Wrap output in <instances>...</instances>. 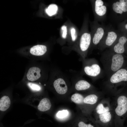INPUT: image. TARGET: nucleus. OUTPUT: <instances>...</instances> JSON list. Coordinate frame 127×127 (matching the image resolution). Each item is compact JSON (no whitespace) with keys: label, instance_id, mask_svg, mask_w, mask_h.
I'll return each instance as SVG.
<instances>
[{"label":"nucleus","instance_id":"b1692460","mask_svg":"<svg viewBox=\"0 0 127 127\" xmlns=\"http://www.w3.org/2000/svg\"><path fill=\"white\" fill-rule=\"evenodd\" d=\"M27 85L29 88L34 91H39L41 90V87L37 84L31 83H28Z\"/></svg>","mask_w":127,"mask_h":127},{"label":"nucleus","instance_id":"aec40b11","mask_svg":"<svg viewBox=\"0 0 127 127\" xmlns=\"http://www.w3.org/2000/svg\"><path fill=\"white\" fill-rule=\"evenodd\" d=\"M84 98L81 94L76 93L73 94L71 97V100L73 102L78 104H81L83 103Z\"/></svg>","mask_w":127,"mask_h":127},{"label":"nucleus","instance_id":"393cba45","mask_svg":"<svg viewBox=\"0 0 127 127\" xmlns=\"http://www.w3.org/2000/svg\"><path fill=\"white\" fill-rule=\"evenodd\" d=\"M61 29L63 31V33L62 35V37L63 38L65 39L66 37L67 34V27L65 25H64L62 27Z\"/></svg>","mask_w":127,"mask_h":127},{"label":"nucleus","instance_id":"20e7f679","mask_svg":"<svg viewBox=\"0 0 127 127\" xmlns=\"http://www.w3.org/2000/svg\"><path fill=\"white\" fill-rule=\"evenodd\" d=\"M95 20L98 22L104 21L106 17L107 5L102 0H92Z\"/></svg>","mask_w":127,"mask_h":127},{"label":"nucleus","instance_id":"dca6fc26","mask_svg":"<svg viewBox=\"0 0 127 127\" xmlns=\"http://www.w3.org/2000/svg\"><path fill=\"white\" fill-rule=\"evenodd\" d=\"M91 86L90 84L87 81L81 80L76 83L75 88L76 90L78 91H81L89 89Z\"/></svg>","mask_w":127,"mask_h":127},{"label":"nucleus","instance_id":"9b49d317","mask_svg":"<svg viewBox=\"0 0 127 127\" xmlns=\"http://www.w3.org/2000/svg\"><path fill=\"white\" fill-rule=\"evenodd\" d=\"M54 87L58 94L63 95L65 94L67 90V87L64 80L59 78L55 80L53 83Z\"/></svg>","mask_w":127,"mask_h":127},{"label":"nucleus","instance_id":"0eeeda50","mask_svg":"<svg viewBox=\"0 0 127 127\" xmlns=\"http://www.w3.org/2000/svg\"><path fill=\"white\" fill-rule=\"evenodd\" d=\"M86 29L81 34L80 40L79 47L81 50L83 52L88 50L91 41V34Z\"/></svg>","mask_w":127,"mask_h":127},{"label":"nucleus","instance_id":"6ab92c4d","mask_svg":"<svg viewBox=\"0 0 127 127\" xmlns=\"http://www.w3.org/2000/svg\"><path fill=\"white\" fill-rule=\"evenodd\" d=\"M73 127H96L94 123L83 120H80L74 123Z\"/></svg>","mask_w":127,"mask_h":127},{"label":"nucleus","instance_id":"423d86ee","mask_svg":"<svg viewBox=\"0 0 127 127\" xmlns=\"http://www.w3.org/2000/svg\"><path fill=\"white\" fill-rule=\"evenodd\" d=\"M127 37L121 34L116 42L109 50L117 53H123L125 50V45L127 42Z\"/></svg>","mask_w":127,"mask_h":127},{"label":"nucleus","instance_id":"f03ea898","mask_svg":"<svg viewBox=\"0 0 127 127\" xmlns=\"http://www.w3.org/2000/svg\"><path fill=\"white\" fill-rule=\"evenodd\" d=\"M120 35L119 31L115 29L111 25L106 26L105 33L97 48L102 51L110 48L116 42Z\"/></svg>","mask_w":127,"mask_h":127},{"label":"nucleus","instance_id":"1a4fd4ad","mask_svg":"<svg viewBox=\"0 0 127 127\" xmlns=\"http://www.w3.org/2000/svg\"><path fill=\"white\" fill-rule=\"evenodd\" d=\"M117 102V106L115 112L117 115L121 116L127 111V98L125 96H120L118 98Z\"/></svg>","mask_w":127,"mask_h":127},{"label":"nucleus","instance_id":"a211bd4d","mask_svg":"<svg viewBox=\"0 0 127 127\" xmlns=\"http://www.w3.org/2000/svg\"><path fill=\"white\" fill-rule=\"evenodd\" d=\"M99 118L101 122L104 124H107L111 121V115L110 112L108 111L99 114Z\"/></svg>","mask_w":127,"mask_h":127},{"label":"nucleus","instance_id":"4be33fe9","mask_svg":"<svg viewBox=\"0 0 127 127\" xmlns=\"http://www.w3.org/2000/svg\"><path fill=\"white\" fill-rule=\"evenodd\" d=\"M69 115V112L67 110H64L58 111L56 114V116L57 119L62 121L66 119Z\"/></svg>","mask_w":127,"mask_h":127},{"label":"nucleus","instance_id":"f257e3e1","mask_svg":"<svg viewBox=\"0 0 127 127\" xmlns=\"http://www.w3.org/2000/svg\"><path fill=\"white\" fill-rule=\"evenodd\" d=\"M102 57L105 69L110 76L121 69L124 61V57L122 54L115 53L109 50L103 53Z\"/></svg>","mask_w":127,"mask_h":127},{"label":"nucleus","instance_id":"412c9836","mask_svg":"<svg viewBox=\"0 0 127 127\" xmlns=\"http://www.w3.org/2000/svg\"><path fill=\"white\" fill-rule=\"evenodd\" d=\"M58 10L57 5L56 4H52L49 5L46 9L45 12L49 16H51L56 14Z\"/></svg>","mask_w":127,"mask_h":127},{"label":"nucleus","instance_id":"f3484780","mask_svg":"<svg viewBox=\"0 0 127 127\" xmlns=\"http://www.w3.org/2000/svg\"><path fill=\"white\" fill-rule=\"evenodd\" d=\"M98 97L94 94L89 95L84 98L83 103L86 104L93 105L97 102Z\"/></svg>","mask_w":127,"mask_h":127},{"label":"nucleus","instance_id":"39448f33","mask_svg":"<svg viewBox=\"0 0 127 127\" xmlns=\"http://www.w3.org/2000/svg\"><path fill=\"white\" fill-rule=\"evenodd\" d=\"M108 5L112 14L115 19L118 15L127 12V0L111 1Z\"/></svg>","mask_w":127,"mask_h":127},{"label":"nucleus","instance_id":"6e6552de","mask_svg":"<svg viewBox=\"0 0 127 127\" xmlns=\"http://www.w3.org/2000/svg\"><path fill=\"white\" fill-rule=\"evenodd\" d=\"M110 77V82L113 84L127 81V70L125 69H121L112 75Z\"/></svg>","mask_w":127,"mask_h":127},{"label":"nucleus","instance_id":"f8f14e48","mask_svg":"<svg viewBox=\"0 0 127 127\" xmlns=\"http://www.w3.org/2000/svg\"><path fill=\"white\" fill-rule=\"evenodd\" d=\"M40 70L38 67H33L28 70L27 74L28 79L31 81L36 80L40 77Z\"/></svg>","mask_w":127,"mask_h":127},{"label":"nucleus","instance_id":"a878e982","mask_svg":"<svg viewBox=\"0 0 127 127\" xmlns=\"http://www.w3.org/2000/svg\"><path fill=\"white\" fill-rule=\"evenodd\" d=\"M71 32L72 40L73 41H74L76 39V37L75 35V29L74 28H72L71 29Z\"/></svg>","mask_w":127,"mask_h":127},{"label":"nucleus","instance_id":"bb28decb","mask_svg":"<svg viewBox=\"0 0 127 127\" xmlns=\"http://www.w3.org/2000/svg\"><path fill=\"white\" fill-rule=\"evenodd\" d=\"M124 28L127 31V23L124 25Z\"/></svg>","mask_w":127,"mask_h":127},{"label":"nucleus","instance_id":"7ed1b4c3","mask_svg":"<svg viewBox=\"0 0 127 127\" xmlns=\"http://www.w3.org/2000/svg\"><path fill=\"white\" fill-rule=\"evenodd\" d=\"M91 24V43L93 47H97L104 35L106 26L95 20Z\"/></svg>","mask_w":127,"mask_h":127},{"label":"nucleus","instance_id":"4468645a","mask_svg":"<svg viewBox=\"0 0 127 127\" xmlns=\"http://www.w3.org/2000/svg\"><path fill=\"white\" fill-rule=\"evenodd\" d=\"M51 106V103L49 99L45 98L40 101L37 106V109L41 111L44 112L49 110Z\"/></svg>","mask_w":127,"mask_h":127},{"label":"nucleus","instance_id":"5701e85b","mask_svg":"<svg viewBox=\"0 0 127 127\" xmlns=\"http://www.w3.org/2000/svg\"><path fill=\"white\" fill-rule=\"evenodd\" d=\"M96 110L97 113L99 115L109 111L110 109L108 107H104L103 104L100 103L97 105Z\"/></svg>","mask_w":127,"mask_h":127},{"label":"nucleus","instance_id":"9d476101","mask_svg":"<svg viewBox=\"0 0 127 127\" xmlns=\"http://www.w3.org/2000/svg\"><path fill=\"white\" fill-rule=\"evenodd\" d=\"M84 70L86 74L93 77H98L101 72V68L98 63L85 66Z\"/></svg>","mask_w":127,"mask_h":127},{"label":"nucleus","instance_id":"ddd939ff","mask_svg":"<svg viewBox=\"0 0 127 127\" xmlns=\"http://www.w3.org/2000/svg\"><path fill=\"white\" fill-rule=\"evenodd\" d=\"M47 51V47L44 45H38L31 48L30 52L32 54L36 56H40L44 54Z\"/></svg>","mask_w":127,"mask_h":127},{"label":"nucleus","instance_id":"2eb2a0df","mask_svg":"<svg viewBox=\"0 0 127 127\" xmlns=\"http://www.w3.org/2000/svg\"><path fill=\"white\" fill-rule=\"evenodd\" d=\"M11 104V101L9 97L7 95H4L0 99V110L4 111L9 107Z\"/></svg>","mask_w":127,"mask_h":127}]
</instances>
